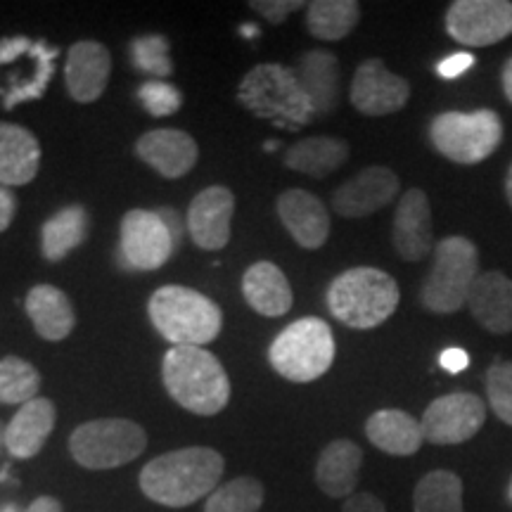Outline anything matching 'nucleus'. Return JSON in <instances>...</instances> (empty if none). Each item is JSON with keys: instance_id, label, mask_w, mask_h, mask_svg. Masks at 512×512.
<instances>
[{"instance_id": "obj_1", "label": "nucleus", "mask_w": 512, "mask_h": 512, "mask_svg": "<svg viewBox=\"0 0 512 512\" xmlns=\"http://www.w3.org/2000/svg\"><path fill=\"white\" fill-rule=\"evenodd\" d=\"M223 456L207 446L178 448L150 460L140 472V491L166 508H185L219 489Z\"/></svg>"}, {"instance_id": "obj_2", "label": "nucleus", "mask_w": 512, "mask_h": 512, "mask_svg": "<svg viewBox=\"0 0 512 512\" xmlns=\"http://www.w3.org/2000/svg\"><path fill=\"white\" fill-rule=\"evenodd\" d=\"M162 382L178 406L195 415H216L230 401V380L221 361L204 347H171L162 361Z\"/></svg>"}, {"instance_id": "obj_3", "label": "nucleus", "mask_w": 512, "mask_h": 512, "mask_svg": "<svg viewBox=\"0 0 512 512\" xmlns=\"http://www.w3.org/2000/svg\"><path fill=\"white\" fill-rule=\"evenodd\" d=\"M152 325L174 347H204L223 328V313L207 294L181 285H166L147 304Z\"/></svg>"}, {"instance_id": "obj_4", "label": "nucleus", "mask_w": 512, "mask_h": 512, "mask_svg": "<svg viewBox=\"0 0 512 512\" xmlns=\"http://www.w3.org/2000/svg\"><path fill=\"white\" fill-rule=\"evenodd\" d=\"M399 285L380 268H351L328 287V309L339 323L354 330H373L399 306Z\"/></svg>"}, {"instance_id": "obj_5", "label": "nucleus", "mask_w": 512, "mask_h": 512, "mask_svg": "<svg viewBox=\"0 0 512 512\" xmlns=\"http://www.w3.org/2000/svg\"><path fill=\"white\" fill-rule=\"evenodd\" d=\"M273 370L290 382H313L335 361V337L323 318H299L273 339L268 349Z\"/></svg>"}, {"instance_id": "obj_6", "label": "nucleus", "mask_w": 512, "mask_h": 512, "mask_svg": "<svg viewBox=\"0 0 512 512\" xmlns=\"http://www.w3.org/2000/svg\"><path fill=\"white\" fill-rule=\"evenodd\" d=\"M477 278V247L463 235H451L434 247V266L420 290V302L432 313H456L467 304Z\"/></svg>"}, {"instance_id": "obj_7", "label": "nucleus", "mask_w": 512, "mask_h": 512, "mask_svg": "<svg viewBox=\"0 0 512 512\" xmlns=\"http://www.w3.org/2000/svg\"><path fill=\"white\" fill-rule=\"evenodd\" d=\"M238 95L256 117L273 119L285 128H299L316 117L294 69L283 64H261L252 69L242 81Z\"/></svg>"}, {"instance_id": "obj_8", "label": "nucleus", "mask_w": 512, "mask_h": 512, "mask_svg": "<svg viewBox=\"0 0 512 512\" xmlns=\"http://www.w3.org/2000/svg\"><path fill=\"white\" fill-rule=\"evenodd\" d=\"M430 140L451 162L482 164L501 145L503 121L494 110L441 112L430 124Z\"/></svg>"}, {"instance_id": "obj_9", "label": "nucleus", "mask_w": 512, "mask_h": 512, "mask_svg": "<svg viewBox=\"0 0 512 512\" xmlns=\"http://www.w3.org/2000/svg\"><path fill=\"white\" fill-rule=\"evenodd\" d=\"M147 446V434L138 422L105 418L83 422L69 437L72 458L86 470H114L136 460Z\"/></svg>"}, {"instance_id": "obj_10", "label": "nucleus", "mask_w": 512, "mask_h": 512, "mask_svg": "<svg viewBox=\"0 0 512 512\" xmlns=\"http://www.w3.org/2000/svg\"><path fill=\"white\" fill-rule=\"evenodd\" d=\"M174 249V235L157 211L133 209L121 219L119 256L126 271H157Z\"/></svg>"}, {"instance_id": "obj_11", "label": "nucleus", "mask_w": 512, "mask_h": 512, "mask_svg": "<svg viewBox=\"0 0 512 512\" xmlns=\"http://www.w3.org/2000/svg\"><path fill=\"white\" fill-rule=\"evenodd\" d=\"M486 422V403L477 394L453 392L434 399L422 413V437L434 446H456L477 437Z\"/></svg>"}, {"instance_id": "obj_12", "label": "nucleus", "mask_w": 512, "mask_h": 512, "mask_svg": "<svg viewBox=\"0 0 512 512\" xmlns=\"http://www.w3.org/2000/svg\"><path fill=\"white\" fill-rule=\"evenodd\" d=\"M446 31L460 46H494L512 34V3L508 0H456L446 12Z\"/></svg>"}, {"instance_id": "obj_13", "label": "nucleus", "mask_w": 512, "mask_h": 512, "mask_svg": "<svg viewBox=\"0 0 512 512\" xmlns=\"http://www.w3.org/2000/svg\"><path fill=\"white\" fill-rule=\"evenodd\" d=\"M411 83L384 67L382 60H366L351 81V105L366 117H384L406 107Z\"/></svg>"}, {"instance_id": "obj_14", "label": "nucleus", "mask_w": 512, "mask_h": 512, "mask_svg": "<svg viewBox=\"0 0 512 512\" xmlns=\"http://www.w3.org/2000/svg\"><path fill=\"white\" fill-rule=\"evenodd\" d=\"M399 195V176L387 166H368L356 178L339 185L332 195V209L342 219H363L375 214Z\"/></svg>"}, {"instance_id": "obj_15", "label": "nucleus", "mask_w": 512, "mask_h": 512, "mask_svg": "<svg viewBox=\"0 0 512 512\" xmlns=\"http://www.w3.org/2000/svg\"><path fill=\"white\" fill-rule=\"evenodd\" d=\"M235 214V195L223 185L202 190L188 209V233L192 242L207 252H219L230 242V223Z\"/></svg>"}, {"instance_id": "obj_16", "label": "nucleus", "mask_w": 512, "mask_h": 512, "mask_svg": "<svg viewBox=\"0 0 512 512\" xmlns=\"http://www.w3.org/2000/svg\"><path fill=\"white\" fill-rule=\"evenodd\" d=\"M392 240L396 252L406 261H420L434 249L432 207L420 188L403 192L396 204Z\"/></svg>"}, {"instance_id": "obj_17", "label": "nucleus", "mask_w": 512, "mask_h": 512, "mask_svg": "<svg viewBox=\"0 0 512 512\" xmlns=\"http://www.w3.org/2000/svg\"><path fill=\"white\" fill-rule=\"evenodd\" d=\"M136 155L147 166H152L159 176L176 181V178L190 174L200 157V150L190 133L178 131V128H157V131L138 138Z\"/></svg>"}, {"instance_id": "obj_18", "label": "nucleus", "mask_w": 512, "mask_h": 512, "mask_svg": "<svg viewBox=\"0 0 512 512\" xmlns=\"http://www.w3.org/2000/svg\"><path fill=\"white\" fill-rule=\"evenodd\" d=\"M112 74V57L98 41H79L69 48L67 64H64V81L67 93L76 102H95L105 93Z\"/></svg>"}, {"instance_id": "obj_19", "label": "nucleus", "mask_w": 512, "mask_h": 512, "mask_svg": "<svg viewBox=\"0 0 512 512\" xmlns=\"http://www.w3.org/2000/svg\"><path fill=\"white\" fill-rule=\"evenodd\" d=\"M278 216L292 240L304 249H320L330 238V216L311 192L292 188L278 197Z\"/></svg>"}, {"instance_id": "obj_20", "label": "nucleus", "mask_w": 512, "mask_h": 512, "mask_svg": "<svg viewBox=\"0 0 512 512\" xmlns=\"http://www.w3.org/2000/svg\"><path fill=\"white\" fill-rule=\"evenodd\" d=\"M57 420L55 403L50 399H38L24 403L5 427V448L10 451L12 458L29 460L41 453L50 434H53Z\"/></svg>"}, {"instance_id": "obj_21", "label": "nucleus", "mask_w": 512, "mask_h": 512, "mask_svg": "<svg viewBox=\"0 0 512 512\" xmlns=\"http://www.w3.org/2000/svg\"><path fill=\"white\" fill-rule=\"evenodd\" d=\"M467 306H470L472 318L491 335L512 332V280L505 273H479Z\"/></svg>"}, {"instance_id": "obj_22", "label": "nucleus", "mask_w": 512, "mask_h": 512, "mask_svg": "<svg viewBox=\"0 0 512 512\" xmlns=\"http://www.w3.org/2000/svg\"><path fill=\"white\" fill-rule=\"evenodd\" d=\"M363 451L351 439L330 441L316 463V484L325 496L349 498L356 494Z\"/></svg>"}, {"instance_id": "obj_23", "label": "nucleus", "mask_w": 512, "mask_h": 512, "mask_svg": "<svg viewBox=\"0 0 512 512\" xmlns=\"http://www.w3.org/2000/svg\"><path fill=\"white\" fill-rule=\"evenodd\" d=\"M41 166V145L24 126L0 121V185H27Z\"/></svg>"}, {"instance_id": "obj_24", "label": "nucleus", "mask_w": 512, "mask_h": 512, "mask_svg": "<svg viewBox=\"0 0 512 512\" xmlns=\"http://www.w3.org/2000/svg\"><path fill=\"white\" fill-rule=\"evenodd\" d=\"M242 294L247 304L266 318H280L292 309L290 280L273 261H256L247 268Z\"/></svg>"}, {"instance_id": "obj_25", "label": "nucleus", "mask_w": 512, "mask_h": 512, "mask_svg": "<svg viewBox=\"0 0 512 512\" xmlns=\"http://www.w3.org/2000/svg\"><path fill=\"white\" fill-rule=\"evenodd\" d=\"M366 437L370 444L389 456H415L420 451L422 427L420 422L399 408H382L366 422Z\"/></svg>"}, {"instance_id": "obj_26", "label": "nucleus", "mask_w": 512, "mask_h": 512, "mask_svg": "<svg viewBox=\"0 0 512 512\" xmlns=\"http://www.w3.org/2000/svg\"><path fill=\"white\" fill-rule=\"evenodd\" d=\"M299 86L309 98L313 114H330L339 102V62L328 50L304 53L297 69Z\"/></svg>"}, {"instance_id": "obj_27", "label": "nucleus", "mask_w": 512, "mask_h": 512, "mask_svg": "<svg viewBox=\"0 0 512 512\" xmlns=\"http://www.w3.org/2000/svg\"><path fill=\"white\" fill-rule=\"evenodd\" d=\"M27 313L38 335L48 342H62L76 325L74 306L62 290L53 285H36L27 294Z\"/></svg>"}, {"instance_id": "obj_28", "label": "nucleus", "mask_w": 512, "mask_h": 512, "mask_svg": "<svg viewBox=\"0 0 512 512\" xmlns=\"http://www.w3.org/2000/svg\"><path fill=\"white\" fill-rule=\"evenodd\" d=\"M349 159V145L342 138L330 136H313L294 143L290 150L285 152V166L299 174L325 178Z\"/></svg>"}, {"instance_id": "obj_29", "label": "nucleus", "mask_w": 512, "mask_h": 512, "mask_svg": "<svg viewBox=\"0 0 512 512\" xmlns=\"http://www.w3.org/2000/svg\"><path fill=\"white\" fill-rule=\"evenodd\" d=\"M88 214L81 204H69L50 216L41 228V252L48 261H60L86 240Z\"/></svg>"}, {"instance_id": "obj_30", "label": "nucleus", "mask_w": 512, "mask_h": 512, "mask_svg": "<svg viewBox=\"0 0 512 512\" xmlns=\"http://www.w3.org/2000/svg\"><path fill=\"white\" fill-rule=\"evenodd\" d=\"M361 19L356 0H316L306 5V27L320 41H339L349 36Z\"/></svg>"}, {"instance_id": "obj_31", "label": "nucleus", "mask_w": 512, "mask_h": 512, "mask_svg": "<svg viewBox=\"0 0 512 512\" xmlns=\"http://www.w3.org/2000/svg\"><path fill=\"white\" fill-rule=\"evenodd\" d=\"M415 512H465L463 479L451 470H432L415 484Z\"/></svg>"}, {"instance_id": "obj_32", "label": "nucleus", "mask_w": 512, "mask_h": 512, "mask_svg": "<svg viewBox=\"0 0 512 512\" xmlns=\"http://www.w3.org/2000/svg\"><path fill=\"white\" fill-rule=\"evenodd\" d=\"M41 375L29 361L19 356L0 358V403L5 406H24L38 399Z\"/></svg>"}, {"instance_id": "obj_33", "label": "nucleus", "mask_w": 512, "mask_h": 512, "mask_svg": "<svg viewBox=\"0 0 512 512\" xmlns=\"http://www.w3.org/2000/svg\"><path fill=\"white\" fill-rule=\"evenodd\" d=\"M29 55L36 60V76L24 83H15V86H10L8 91H0V95H5V102H3L5 110H12V107L22 105V102L27 100H38L43 93H46L48 83L55 74V57L60 55V48L38 41L34 43V48H31Z\"/></svg>"}, {"instance_id": "obj_34", "label": "nucleus", "mask_w": 512, "mask_h": 512, "mask_svg": "<svg viewBox=\"0 0 512 512\" xmlns=\"http://www.w3.org/2000/svg\"><path fill=\"white\" fill-rule=\"evenodd\" d=\"M264 505V484L254 477H238L219 486L207 498L204 512H259Z\"/></svg>"}, {"instance_id": "obj_35", "label": "nucleus", "mask_w": 512, "mask_h": 512, "mask_svg": "<svg viewBox=\"0 0 512 512\" xmlns=\"http://www.w3.org/2000/svg\"><path fill=\"white\" fill-rule=\"evenodd\" d=\"M131 60L138 72L157 76V79L174 74V62L169 57V41L162 34L136 38L131 43Z\"/></svg>"}, {"instance_id": "obj_36", "label": "nucleus", "mask_w": 512, "mask_h": 512, "mask_svg": "<svg viewBox=\"0 0 512 512\" xmlns=\"http://www.w3.org/2000/svg\"><path fill=\"white\" fill-rule=\"evenodd\" d=\"M486 396L496 418L512 427V361H498L486 370Z\"/></svg>"}, {"instance_id": "obj_37", "label": "nucleus", "mask_w": 512, "mask_h": 512, "mask_svg": "<svg viewBox=\"0 0 512 512\" xmlns=\"http://www.w3.org/2000/svg\"><path fill=\"white\" fill-rule=\"evenodd\" d=\"M138 98L152 117H171L183 105V93L166 81H145L138 88Z\"/></svg>"}, {"instance_id": "obj_38", "label": "nucleus", "mask_w": 512, "mask_h": 512, "mask_svg": "<svg viewBox=\"0 0 512 512\" xmlns=\"http://www.w3.org/2000/svg\"><path fill=\"white\" fill-rule=\"evenodd\" d=\"M249 8L259 12L271 24H283L287 15H292L294 10L306 8V3H302V0H252Z\"/></svg>"}, {"instance_id": "obj_39", "label": "nucleus", "mask_w": 512, "mask_h": 512, "mask_svg": "<svg viewBox=\"0 0 512 512\" xmlns=\"http://www.w3.org/2000/svg\"><path fill=\"white\" fill-rule=\"evenodd\" d=\"M470 67H475V55L456 53L437 64V74L441 76V79H458V76L465 74Z\"/></svg>"}, {"instance_id": "obj_40", "label": "nucleus", "mask_w": 512, "mask_h": 512, "mask_svg": "<svg viewBox=\"0 0 512 512\" xmlns=\"http://www.w3.org/2000/svg\"><path fill=\"white\" fill-rule=\"evenodd\" d=\"M34 48V41L27 36H10V38H0V67L8 62H15L19 55L31 53Z\"/></svg>"}, {"instance_id": "obj_41", "label": "nucleus", "mask_w": 512, "mask_h": 512, "mask_svg": "<svg viewBox=\"0 0 512 512\" xmlns=\"http://www.w3.org/2000/svg\"><path fill=\"white\" fill-rule=\"evenodd\" d=\"M342 512H387V508H384V503L377 496L368 494V491H361V494L349 496L347 501H344Z\"/></svg>"}, {"instance_id": "obj_42", "label": "nucleus", "mask_w": 512, "mask_h": 512, "mask_svg": "<svg viewBox=\"0 0 512 512\" xmlns=\"http://www.w3.org/2000/svg\"><path fill=\"white\" fill-rule=\"evenodd\" d=\"M439 366L444 368L446 373L458 375V373H463L467 366H470V356H467V351H463V349H446L444 354L439 356Z\"/></svg>"}, {"instance_id": "obj_43", "label": "nucleus", "mask_w": 512, "mask_h": 512, "mask_svg": "<svg viewBox=\"0 0 512 512\" xmlns=\"http://www.w3.org/2000/svg\"><path fill=\"white\" fill-rule=\"evenodd\" d=\"M15 211H17L15 192L0 185V233L10 228L12 219H15Z\"/></svg>"}, {"instance_id": "obj_44", "label": "nucleus", "mask_w": 512, "mask_h": 512, "mask_svg": "<svg viewBox=\"0 0 512 512\" xmlns=\"http://www.w3.org/2000/svg\"><path fill=\"white\" fill-rule=\"evenodd\" d=\"M157 214L162 216L166 226H169L171 235H174V242H176V247H178V240H181V235H183V221H181V216H178L176 211H174V209H169V207H164V209H157Z\"/></svg>"}, {"instance_id": "obj_45", "label": "nucleus", "mask_w": 512, "mask_h": 512, "mask_svg": "<svg viewBox=\"0 0 512 512\" xmlns=\"http://www.w3.org/2000/svg\"><path fill=\"white\" fill-rule=\"evenodd\" d=\"M27 512H62V503L53 496H41L29 505Z\"/></svg>"}, {"instance_id": "obj_46", "label": "nucleus", "mask_w": 512, "mask_h": 512, "mask_svg": "<svg viewBox=\"0 0 512 512\" xmlns=\"http://www.w3.org/2000/svg\"><path fill=\"white\" fill-rule=\"evenodd\" d=\"M501 83H503V93H505V98H508V102L512 105V55L508 57V62H505V67H503Z\"/></svg>"}, {"instance_id": "obj_47", "label": "nucleus", "mask_w": 512, "mask_h": 512, "mask_svg": "<svg viewBox=\"0 0 512 512\" xmlns=\"http://www.w3.org/2000/svg\"><path fill=\"white\" fill-rule=\"evenodd\" d=\"M505 197H508L510 207H512V164L508 169V176H505Z\"/></svg>"}, {"instance_id": "obj_48", "label": "nucleus", "mask_w": 512, "mask_h": 512, "mask_svg": "<svg viewBox=\"0 0 512 512\" xmlns=\"http://www.w3.org/2000/svg\"><path fill=\"white\" fill-rule=\"evenodd\" d=\"M240 34L247 38H254V36H259V31H256V27H252V24H245V27L240 29Z\"/></svg>"}, {"instance_id": "obj_49", "label": "nucleus", "mask_w": 512, "mask_h": 512, "mask_svg": "<svg viewBox=\"0 0 512 512\" xmlns=\"http://www.w3.org/2000/svg\"><path fill=\"white\" fill-rule=\"evenodd\" d=\"M0 512H19V508H17L15 503H8V505H5V508H0Z\"/></svg>"}, {"instance_id": "obj_50", "label": "nucleus", "mask_w": 512, "mask_h": 512, "mask_svg": "<svg viewBox=\"0 0 512 512\" xmlns=\"http://www.w3.org/2000/svg\"><path fill=\"white\" fill-rule=\"evenodd\" d=\"M0 444H5V427L0 425Z\"/></svg>"}, {"instance_id": "obj_51", "label": "nucleus", "mask_w": 512, "mask_h": 512, "mask_svg": "<svg viewBox=\"0 0 512 512\" xmlns=\"http://www.w3.org/2000/svg\"><path fill=\"white\" fill-rule=\"evenodd\" d=\"M508 501L512 503V479H510V484H508Z\"/></svg>"}]
</instances>
